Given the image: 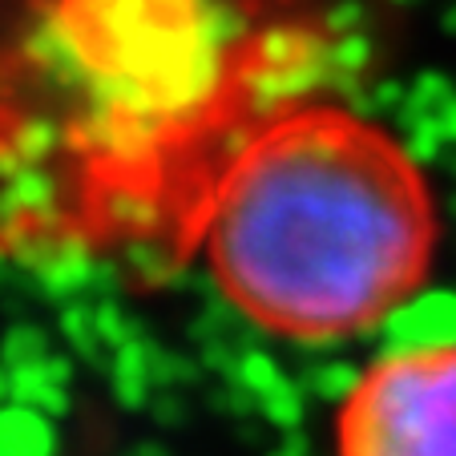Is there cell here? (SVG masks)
Here are the masks:
<instances>
[{"label": "cell", "instance_id": "obj_1", "mask_svg": "<svg viewBox=\"0 0 456 456\" xmlns=\"http://www.w3.org/2000/svg\"><path fill=\"white\" fill-rule=\"evenodd\" d=\"M210 279L279 339L376 328L424 287L440 210L387 126L339 102L279 110L223 162L199 215Z\"/></svg>", "mask_w": 456, "mask_h": 456}, {"label": "cell", "instance_id": "obj_2", "mask_svg": "<svg viewBox=\"0 0 456 456\" xmlns=\"http://www.w3.org/2000/svg\"><path fill=\"white\" fill-rule=\"evenodd\" d=\"M336 456H456V339L368 363L336 412Z\"/></svg>", "mask_w": 456, "mask_h": 456}]
</instances>
